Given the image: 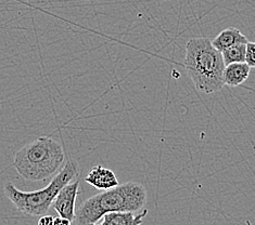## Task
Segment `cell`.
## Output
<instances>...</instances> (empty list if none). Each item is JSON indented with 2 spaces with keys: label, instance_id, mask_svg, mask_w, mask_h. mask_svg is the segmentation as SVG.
Masks as SVG:
<instances>
[{
  "label": "cell",
  "instance_id": "cell-9",
  "mask_svg": "<svg viewBox=\"0 0 255 225\" xmlns=\"http://www.w3.org/2000/svg\"><path fill=\"white\" fill-rule=\"evenodd\" d=\"M248 41V38L238 28L229 27L222 30V32L211 41V44L217 51L222 52L223 50L227 49V48L240 44H247Z\"/></svg>",
  "mask_w": 255,
  "mask_h": 225
},
{
  "label": "cell",
  "instance_id": "cell-2",
  "mask_svg": "<svg viewBox=\"0 0 255 225\" xmlns=\"http://www.w3.org/2000/svg\"><path fill=\"white\" fill-rule=\"evenodd\" d=\"M185 69L199 91L211 94L224 86L225 64L222 53L212 46L206 37H194L186 45Z\"/></svg>",
  "mask_w": 255,
  "mask_h": 225
},
{
  "label": "cell",
  "instance_id": "cell-6",
  "mask_svg": "<svg viewBox=\"0 0 255 225\" xmlns=\"http://www.w3.org/2000/svg\"><path fill=\"white\" fill-rule=\"evenodd\" d=\"M85 181L101 191L110 190V188L119 185L117 174L111 169L105 168L100 165L95 166L92 170H89Z\"/></svg>",
  "mask_w": 255,
  "mask_h": 225
},
{
  "label": "cell",
  "instance_id": "cell-13",
  "mask_svg": "<svg viewBox=\"0 0 255 225\" xmlns=\"http://www.w3.org/2000/svg\"><path fill=\"white\" fill-rule=\"evenodd\" d=\"M72 222H70L68 219L62 218V217H57L53 218V225H71Z\"/></svg>",
  "mask_w": 255,
  "mask_h": 225
},
{
  "label": "cell",
  "instance_id": "cell-1",
  "mask_svg": "<svg viewBox=\"0 0 255 225\" xmlns=\"http://www.w3.org/2000/svg\"><path fill=\"white\" fill-rule=\"evenodd\" d=\"M147 204V191L143 185L127 182L95 196L89 197L75 212L77 225L98 222L110 212H137Z\"/></svg>",
  "mask_w": 255,
  "mask_h": 225
},
{
  "label": "cell",
  "instance_id": "cell-3",
  "mask_svg": "<svg viewBox=\"0 0 255 225\" xmlns=\"http://www.w3.org/2000/svg\"><path fill=\"white\" fill-rule=\"evenodd\" d=\"M64 157L61 144L49 137H41L16 151L13 167L23 179L41 182L61 170Z\"/></svg>",
  "mask_w": 255,
  "mask_h": 225
},
{
  "label": "cell",
  "instance_id": "cell-8",
  "mask_svg": "<svg viewBox=\"0 0 255 225\" xmlns=\"http://www.w3.org/2000/svg\"><path fill=\"white\" fill-rule=\"evenodd\" d=\"M250 72L251 68L246 62L228 64L223 73L224 83L229 87H238L249 78Z\"/></svg>",
  "mask_w": 255,
  "mask_h": 225
},
{
  "label": "cell",
  "instance_id": "cell-11",
  "mask_svg": "<svg viewBox=\"0 0 255 225\" xmlns=\"http://www.w3.org/2000/svg\"><path fill=\"white\" fill-rule=\"evenodd\" d=\"M245 62L253 69L255 66V42L248 41L246 45Z\"/></svg>",
  "mask_w": 255,
  "mask_h": 225
},
{
  "label": "cell",
  "instance_id": "cell-7",
  "mask_svg": "<svg viewBox=\"0 0 255 225\" xmlns=\"http://www.w3.org/2000/svg\"><path fill=\"white\" fill-rule=\"evenodd\" d=\"M147 215L148 210H142L138 215L135 212H110L101 218L100 223L96 222L88 225H142Z\"/></svg>",
  "mask_w": 255,
  "mask_h": 225
},
{
  "label": "cell",
  "instance_id": "cell-10",
  "mask_svg": "<svg viewBox=\"0 0 255 225\" xmlns=\"http://www.w3.org/2000/svg\"><path fill=\"white\" fill-rule=\"evenodd\" d=\"M246 45L247 44L236 45L230 48H227V49H225L221 52L225 66L232 63L245 62Z\"/></svg>",
  "mask_w": 255,
  "mask_h": 225
},
{
  "label": "cell",
  "instance_id": "cell-5",
  "mask_svg": "<svg viewBox=\"0 0 255 225\" xmlns=\"http://www.w3.org/2000/svg\"><path fill=\"white\" fill-rule=\"evenodd\" d=\"M78 194H80V181L77 180L65 184L54 197L51 205L60 217L68 219L70 222L75 221V205Z\"/></svg>",
  "mask_w": 255,
  "mask_h": 225
},
{
  "label": "cell",
  "instance_id": "cell-4",
  "mask_svg": "<svg viewBox=\"0 0 255 225\" xmlns=\"http://www.w3.org/2000/svg\"><path fill=\"white\" fill-rule=\"evenodd\" d=\"M80 169L74 160H68L65 166L53 176L46 187L35 192H23L7 182L3 191L5 196L22 214L31 217H41L50 209L54 197L59 191L78 175Z\"/></svg>",
  "mask_w": 255,
  "mask_h": 225
},
{
  "label": "cell",
  "instance_id": "cell-12",
  "mask_svg": "<svg viewBox=\"0 0 255 225\" xmlns=\"http://www.w3.org/2000/svg\"><path fill=\"white\" fill-rule=\"evenodd\" d=\"M38 225H53V217L44 215L39 218Z\"/></svg>",
  "mask_w": 255,
  "mask_h": 225
}]
</instances>
